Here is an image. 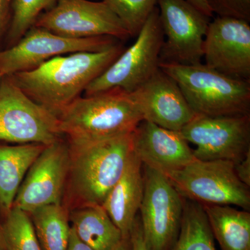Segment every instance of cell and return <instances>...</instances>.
Here are the masks:
<instances>
[{
    "label": "cell",
    "mask_w": 250,
    "mask_h": 250,
    "mask_svg": "<svg viewBox=\"0 0 250 250\" xmlns=\"http://www.w3.org/2000/svg\"><path fill=\"white\" fill-rule=\"evenodd\" d=\"M3 231L7 250H42L30 217L13 207L4 215Z\"/></svg>",
    "instance_id": "obj_23"
},
{
    "label": "cell",
    "mask_w": 250,
    "mask_h": 250,
    "mask_svg": "<svg viewBox=\"0 0 250 250\" xmlns=\"http://www.w3.org/2000/svg\"><path fill=\"white\" fill-rule=\"evenodd\" d=\"M42 250H66L71 225L62 204L45 206L28 213Z\"/></svg>",
    "instance_id": "obj_21"
},
{
    "label": "cell",
    "mask_w": 250,
    "mask_h": 250,
    "mask_svg": "<svg viewBox=\"0 0 250 250\" xmlns=\"http://www.w3.org/2000/svg\"><path fill=\"white\" fill-rule=\"evenodd\" d=\"M180 133L196 147L193 154L198 160H227L236 165L250 152V114L197 115Z\"/></svg>",
    "instance_id": "obj_11"
},
{
    "label": "cell",
    "mask_w": 250,
    "mask_h": 250,
    "mask_svg": "<svg viewBox=\"0 0 250 250\" xmlns=\"http://www.w3.org/2000/svg\"><path fill=\"white\" fill-rule=\"evenodd\" d=\"M205 65L233 78L250 80V25L243 20L217 16L203 43Z\"/></svg>",
    "instance_id": "obj_14"
},
{
    "label": "cell",
    "mask_w": 250,
    "mask_h": 250,
    "mask_svg": "<svg viewBox=\"0 0 250 250\" xmlns=\"http://www.w3.org/2000/svg\"><path fill=\"white\" fill-rule=\"evenodd\" d=\"M68 145L70 161L67 185L72 201L77 204L75 208L103 206L132 154V133Z\"/></svg>",
    "instance_id": "obj_3"
},
{
    "label": "cell",
    "mask_w": 250,
    "mask_h": 250,
    "mask_svg": "<svg viewBox=\"0 0 250 250\" xmlns=\"http://www.w3.org/2000/svg\"><path fill=\"white\" fill-rule=\"evenodd\" d=\"M213 15L250 22V0H207Z\"/></svg>",
    "instance_id": "obj_26"
},
{
    "label": "cell",
    "mask_w": 250,
    "mask_h": 250,
    "mask_svg": "<svg viewBox=\"0 0 250 250\" xmlns=\"http://www.w3.org/2000/svg\"><path fill=\"white\" fill-rule=\"evenodd\" d=\"M66 250H93L89 246L83 243L80 238L77 237L76 233L71 227L70 231V239Z\"/></svg>",
    "instance_id": "obj_30"
},
{
    "label": "cell",
    "mask_w": 250,
    "mask_h": 250,
    "mask_svg": "<svg viewBox=\"0 0 250 250\" xmlns=\"http://www.w3.org/2000/svg\"><path fill=\"white\" fill-rule=\"evenodd\" d=\"M222 250H250V213L229 205H202Z\"/></svg>",
    "instance_id": "obj_20"
},
{
    "label": "cell",
    "mask_w": 250,
    "mask_h": 250,
    "mask_svg": "<svg viewBox=\"0 0 250 250\" xmlns=\"http://www.w3.org/2000/svg\"><path fill=\"white\" fill-rule=\"evenodd\" d=\"M214 239L203 206L184 199L180 230L172 250H216Z\"/></svg>",
    "instance_id": "obj_22"
},
{
    "label": "cell",
    "mask_w": 250,
    "mask_h": 250,
    "mask_svg": "<svg viewBox=\"0 0 250 250\" xmlns=\"http://www.w3.org/2000/svg\"><path fill=\"white\" fill-rule=\"evenodd\" d=\"M12 0H0V38L9 29L11 20Z\"/></svg>",
    "instance_id": "obj_28"
},
{
    "label": "cell",
    "mask_w": 250,
    "mask_h": 250,
    "mask_svg": "<svg viewBox=\"0 0 250 250\" xmlns=\"http://www.w3.org/2000/svg\"><path fill=\"white\" fill-rule=\"evenodd\" d=\"M67 143L95 142L134 132L143 121L134 93L119 88L80 97L58 116Z\"/></svg>",
    "instance_id": "obj_2"
},
{
    "label": "cell",
    "mask_w": 250,
    "mask_h": 250,
    "mask_svg": "<svg viewBox=\"0 0 250 250\" xmlns=\"http://www.w3.org/2000/svg\"><path fill=\"white\" fill-rule=\"evenodd\" d=\"M187 1L192 5H193L195 8H197L199 11H201L206 16L210 18H213L214 15H213L211 10H210L208 2H207V0H187Z\"/></svg>",
    "instance_id": "obj_31"
},
{
    "label": "cell",
    "mask_w": 250,
    "mask_h": 250,
    "mask_svg": "<svg viewBox=\"0 0 250 250\" xmlns=\"http://www.w3.org/2000/svg\"><path fill=\"white\" fill-rule=\"evenodd\" d=\"M235 171L238 179L250 187V152L246 154L243 160L235 165Z\"/></svg>",
    "instance_id": "obj_29"
},
{
    "label": "cell",
    "mask_w": 250,
    "mask_h": 250,
    "mask_svg": "<svg viewBox=\"0 0 250 250\" xmlns=\"http://www.w3.org/2000/svg\"><path fill=\"white\" fill-rule=\"evenodd\" d=\"M136 37L134 43L87 86L85 96L115 88L133 93L159 70L164 35L157 6Z\"/></svg>",
    "instance_id": "obj_5"
},
{
    "label": "cell",
    "mask_w": 250,
    "mask_h": 250,
    "mask_svg": "<svg viewBox=\"0 0 250 250\" xmlns=\"http://www.w3.org/2000/svg\"><path fill=\"white\" fill-rule=\"evenodd\" d=\"M69 218L77 237L93 250H115L124 238L103 206L73 208Z\"/></svg>",
    "instance_id": "obj_19"
},
{
    "label": "cell",
    "mask_w": 250,
    "mask_h": 250,
    "mask_svg": "<svg viewBox=\"0 0 250 250\" xmlns=\"http://www.w3.org/2000/svg\"><path fill=\"white\" fill-rule=\"evenodd\" d=\"M0 250H7L6 243H5L4 231H3L2 222L1 220H0Z\"/></svg>",
    "instance_id": "obj_33"
},
{
    "label": "cell",
    "mask_w": 250,
    "mask_h": 250,
    "mask_svg": "<svg viewBox=\"0 0 250 250\" xmlns=\"http://www.w3.org/2000/svg\"><path fill=\"white\" fill-rule=\"evenodd\" d=\"M118 16L129 32L137 36L143 24L157 6L158 0H103Z\"/></svg>",
    "instance_id": "obj_25"
},
{
    "label": "cell",
    "mask_w": 250,
    "mask_h": 250,
    "mask_svg": "<svg viewBox=\"0 0 250 250\" xmlns=\"http://www.w3.org/2000/svg\"><path fill=\"white\" fill-rule=\"evenodd\" d=\"M184 199L202 205H234L250 210L249 187L230 161H196L165 174Z\"/></svg>",
    "instance_id": "obj_6"
},
{
    "label": "cell",
    "mask_w": 250,
    "mask_h": 250,
    "mask_svg": "<svg viewBox=\"0 0 250 250\" xmlns=\"http://www.w3.org/2000/svg\"><path fill=\"white\" fill-rule=\"evenodd\" d=\"M58 117L27 96L9 77L0 82V141L48 146L62 139Z\"/></svg>",
    "instance_id": "obj_7"
},
{
    "label": "cell",
    "mask_w": 250,
    "mask_h": 250,
    "mask_svg": "<svg viewBox=\"0 0 250 250\" xmlns=\"http://www.w3.org/2000/svg\"><path fill=\"white\" fill-rule=\"evenodd\" d=\"M57 0H12L11 20L8 29L9 47L15 45L31 27L42 13Z\"/></svg>",
    "instance_id": "obj_24"
},
{
    "label": "cell",
    "mask_w": 250,
    "mask_h": 250,
    "mask_svg": "<svg viewBox=\"0 0 250 250\" xmlns=\"http://www.w3.org/2000/svg\"><path fill=\"white\" fill-rule=\"evenodd\" d=\"M130 240L132 250H147L143 238L142 225L139 215L136 217L130 232Z\"/></svg>",
    "instance_id": "obj_27"
},
{
    "label": "cell",
    "mask_w": 250,
    "mask_h": 250,
    "mask_svg": "<svg viewBox=\"0 0 250 250\" xmlns=\"http://www.w3.org/2000/svg\"><path fill=\"white\" fill-rule=\"evenodd\" d=\"M115 250H132L130 236L128 237V238H123L121 244L117 247L116 249Z\"/></svg>",
    "instance_id": "obj_32"
},
{
    "label": "cell",
    "mask_w": 250,
    "mask_h": 250,
    "mask_svg": "<svg viewBox=\"0 0 250 250\" xmlns=\"http://www.w3.org/2000/svg\"><path fill=\"white\" fill-rule=\"evenodd\" d=\"M133 152L143 166L164 174L196 161L193 149L179 131L143 121L132 133Z\"/></svg>",
    "instance_id": "obj_16"
},
{
    "label": "cell",
    "mask_w": 250,
    "mask_h": 250,
    "mask_svg": "<svg viewBox=\"0 0 250 250\" xmlns=\"http://www.w3.org/2000/svg\"><path fill=\"white\" fill-rule=\"evenodd\" d=\"M143 164L134 152L121 178L105 199L103 207L121 230L123 238L130 236L142 203L144 192Z\"/></svg>",
    "instance_id": "obj_17"
},
{
    "label": "cell",
    "mask_w": 250,
    "mask_h": 250,
    "mask_svg": "<svg viewBox=\"0 0 250 250\" xmlns=\"http://www.w3.org/2000/svg\"><path fill=\"white\" fill-rule=\"evenodd\" d=\"M119 43L110 36L70 39L34 26L15 45L0 52L2 77L28 71L58 56L80 52H100Z\"/></svg>",
    "instance_id": "obj_9"
},
{
    "label": "cell",
    "mask_w": 250,
    "mask_h": 250,
    "mask_svg": "<svg viewBox=\"0 0 250 250\" xmlns=\"http://www.w3.org/2000/svg\"><path fill=\"white\" fill-rule=\"evenodd\" d=\"M144 192L140 220L147 250H172L178 237L184 197L165 174L143 165Z\"/></svg>",
    "instance_id": "obj_8"
},
{
    "label": "cell",
    "mask_w": 250,
    "mask_h": 250,
    "mask_svg": "<svg viewBox=\"0 0 250 250\" xmlns=\"http://www.w3.org/2000/svg\"><path fill=\"white\" fill-rule=\"evenodd\" d=\"M124 51L120 43L100 52H80L49 59L39 67L18 72L11 80L35 103L59 113L103 73Z\"/></svg>",
    "instance_id": "obj_1"
},
{
    "label": "cell",
    "mask_w": 250,
    "mask_h": 250,
    "mask_svg": "<svg viewBox=\"0 0 250 250\" xmlns=\"http://www.w3.org/2000/svg\"><path fill=\"white\" fill-rule=\"evenodd\" d=\"M70 161L68 143L62 139L45 146L23 179L13 207L29 213L45 206L62 204Z\"/></svg>",
    "instance_id": "obj_13"
},
{
    "label": "cell",
    "mask_w": 250,
    "mask_h": 250,
    "mask_svg": "<svg viewBox=\"0 0 250 250\" xmlns=\"http://www.w3.org/2000/svg\"><path fill=\"white\" fill-rule=\"evenodd\" d=\"M159 67L177 82L197 115L250 114V80L227 76L202 62H160Z\"/></svg>",
    "instance_id": "obj_4"
},
{
    "label": "cell",
    "mask_w": 250,
    "mask_h": 250,
    "mask_svg": "<svg viewBox=\"0 0 250 250\" xmlns=\"http://www.w3.org/2000/svg\"><path fill=\"white\" fill-rule=\"evenodd\" d=\"M45 147L35 143L0 146V209L4 215L13 208L23 179Z\"/></svg>",
    "instance_id": "obj_18"
},
{
    "label": "cell",
    "mask_w": 250,
    "mask_h": 250,
    "mask_svg": "<svg viewBox=\"0 0 250 250\" xmlns=\"http://www.w3.org/2000/svg\"><path fill=\"white\" fill-rule=\"evenodd\" d=\"M34 26L70 39L130 37L121 19L104 1L57 0L39 16Z\"/></svg>",
    "instance_id": "obj_10"
},
{
    "label": "cell",
    "mask_w": 250,
    "mask_h": 250,
    "mask_svg": "<svg viewBox=\"0 0 250 250\" xmlns=\"http://www.w3.org/2000/svg\"><path fill=\"white\" fill-rule=\"evenodd\" d=\"M2 75H1V73H0V82H1V79H2Z\"/></svg>",
    "instance_id": "obj_34"
},
{
    "label": "cell",
    "mask_w": 250,
    "mask_h": 250,
    "mask_svg": "<svg viewBox=\"0 0 250 250\" xmlns=\"http://www.w3.org/2000/svg\"><path fill=\"white\" fill-rule=\"evenodd\" d=\"M133 93L143 121L161 127L180 132L197 116L177 82L160 67Z\"/></svg>",
    "instance_id": "obj_15"
},
{
    "label": "cell",
    "mask_w": 250,
    "mask_h": 250,
    "mask_svg": "<svg viewBox=\"0 0 250 250\" xmlns=\"http://www.w3.org/2000/svg\"><path fill=\"white\" fill-rule=\"evenodd\" d=\"M164 35L160 62H202L203 43L211 18L187 0H158Z\"/></svg>",
    "instance_id": "obj_12"
}]
</instances>
